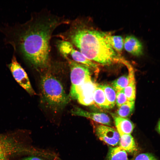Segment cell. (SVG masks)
Listing matches in <instances>:
<instances>
[{
    "instance_id": "2",
    "label": "cell",
    "mask_w": 160,
    "mask_h": 160,
    "mask_svg": "<svg viewBox=\"0 0 160 160\" xmlns=\"http://www.w3.org/2000/svg\"><path fill=\"white\" fill-rule=\"evenodd\" d=\"M107 33L95 30L76 19L71 22L67 30L58 36L76 47L89 60L109 65L119 62L120 57L109 43Z\"/></svg>"
},
{
    "instance_id": "21",
    "label": "cell",
    "mask_w": 160,
    "mask_h": 160,
    "mask_svg": "<svg viewBox=\"0 0 160 160\" xmlns=\"http://www.w3.org/2000/svg\"><path fill=\"white\" fill-rule=\"evenodd\" d=\"M127 100H128L123 90L116 91V103L118 108L125 103Z\"/></svg>"
},
{
    "instance_id": "14",
    "label": "cell",
    "mask_w": 160,
    "mask_h": 160,
    "mask_svg": "<svg viewBox=\"0 0 160 160\" xmlns=\"http://www.w3.org/2000/svg\"><path fill=\"white\" fill-rule=\"evenodd\" d=\"M94 104L99 108L104 109L112 108L107 100L103 90L99 87L97 84L94 94Z\"/></svg>"
},
{
    "instance_id": "17",
    "label": "cell",
    "mask_w": 160,
    "mask_h": 160,
    "mask_svg": "<svg viewBox=\"0 0 160 160\" xmlns=\"http://www.w3.org/2000/svg\"><path fill=\"white\" fill-rule=\"evenodd\" d=\"M135 100H127L125 103L118 108L116 114L118 116L127 118L131 116L134 109Z\"/></svg>"
},
{
    "instance_id": "13",
    "label": "cell",
    "mask_w": 160,
    "mask_h": 160,
    "mask_svg": "<svg viewBox=\"0 0 160 160\" xmlns=\"http://www.w3.org/2000/svg\"><path fill=\"white\" fill-rule=\"evenodd\" d=\"M119 144V146L129 153H133L137 150L135 140L131 134L120 135Z\"/></svg>"
},
{
    "instance_id": "23",
    "label": "cell",
    "mask_w": 160,
    "mask_h": 160,
    "mask_svg": "<svg viewBox=\"0 0 160 160\" xmlns=\"http://www.w3.org/2000/svg\"><path fill=\"white\" fill-rule=\"evenodd\" d=\"M21 160H45L38 156H32L26 157Z\"/></svg>"
},
{
    "instance_id": "22",
    "label": "cell",
    "mask_w": 160,
    "mask_h": 160,
    "mask_svg": "<svg viewBox=\"0 0 160 160\" xmlns=\"http://www.w3.org/2000/svg\"><path fill=\"white\" fill-rule=\"evenodd\" d=\"M133 160H157L152 154L149 153H144L138 155Z\"/></svg>"
},
{
    "instance_id": "10",
    "label": "cell",
    "mask_w": 160,
    "mask_h": 160,
    "mask_svg": "<svg viewBox=\"0 0 160 160\" xmlns=\"http://www.w3.org/2000/svg\"><path fill=\"white\" fill-rule=\"evenodd\" d=\"M121 63L127 68L128 71V75L129 82L127 86L123 89L128 100H135L136 96V83L135 72L131 65L127 61L123 59Z\"/></svg>"
},
{
    "instance_id": "16",
    "label": "cell",
    "mask_w": 160,
    "mask_h": 160,
    "mask_svg": "<svg viewBox=\"0 0 160 160\" xmlns=\"http://www.w3.org/2000/svg\"><path fill=\"white\" fill-rule=\"evenodd\" d=\"M107 160H129L127 152L120 146L110 147Z\"/></svg>"
},
{
    "instance_id": "1",
    "label": "cell",
    "mask_w": 160,
    "mask_h": 160,
    "mask_svg": "<svg viewBox=\"0 0 160 160\" xmlns=\"http://www.w3.org/2000/svg\"><path fill=\"white\" fill-rule=\"evenodd\" d=\"M68 20L50 14H38L18 27L12 34L15 49L35 67L47 68L50 63V40L52 33Z\"/></svg>"
},
{
    "instance_id": "20",
    "label": "cell",
    "mask_w": 160,
    "mask_h": 160,
    "mask_svg": "<svg viewBox=\"0 0 160 160\" xmlns=\"http://www.w3.org/2000/svg\"><path fill=\"white\" fill-rule=\"evenodd\" d=\"M128 82V75H124L112 81L111 85L116 92L123 90L127 86Z\"/></svg>"
},
{
    "instance_id": "12",
    "label": "cell",
    "mask_w": 160,
    "mask_h": 160,
    "mask_svg": "<svg viewBox=\"0 0 160 160\" xmlns=\"http://www.w3.org/2000/svg\"><path fill=\"white\" fill-rule=\"evenodd\" d=\"M116 130L120 135L131 134L133 131L135 126L128 119L112 115Z\"/></svg>"
},
{
    "instance_id": "5",
    "label": "cell",
    "mask_w": 160,
    "mask_h": 160,
    "mask_svg": "<svg viewBox=\"0 0 160 160\" xmlns=\"http://www.w3.org/2000/svg\"><path fill=\"white\" fill-rule=\"evenodd\" d=\"M57 48L63 57L70 56L72 60L84 65L90 69L97 71L98 70V64L89 60L79 51L76 50L69 42L62 40L60 41L57 44Z\"/></svg>"
},
{
    "instance_id": "7",
    "label": "cell",
    "mask_w": 160,
    "mask_h": 160,
    "mask_svg": "<svg viewBox=\"0 0 160 160\" xmlns=\"http://www.w3.org/2000/svg\"><path fill=\"white\" fill-rule=\"evenodd\" d=\"M97 84L92 79L85 82L76 89L71 98L84 105L94 104V94Z\"/></svg>"
},
{
    "instance_id": "11",
    "label": "cell",
    "mask_w": 160,
    "mask_h": 160,
    "mask_svg": "<svg viewBox=\"0 0 160 160\" xmlns=\"http://www.w3.org/2000/svg\"><path fill=\"white\" fill-rule=\"evenodd\" d=\"M124 47L126 51L134 56H139L143 54V47L142 43L133 36L129 35L126 37Z\"/></svg>"
},
{
    "instance_id": "9",
    "label": "cell",
    "mask_w": 160,
    "mask_h": 160,
    "mask_svg": "<svg viewBox=\"0 0 160 160\" xmlns=\"http://www.w3.org/2000/svg\"><path fill=\"white\" fill-rule=\"evenodd\" d=\"M71 112L74 115L89 119L102 124L109 126H111L110 118L104 113L89 112L77 107H74Z\"/></svg>"
},
{
    "instance_id": "8",
    "label": "cell",
    "mask_w": 160,
    "mask_h": 160,
    "mask_svg": "<svg viewBox=\"0 0 160 160\" xmlns=\"http://www.w3.org/2000/svg\"><path fill=\"white\" fill-rule=\"evenodd\" d=\"M94 129L97 137L107 144L115 146L119 143L120 135L116 129L102 124L95 125Z\"/></svg>"
},
{
    "instance_id": "24",
    "label": "cell",
    "mask_w": 160,
    "mask_h": 160,
    "mask_svg": "<svg viewBox=\"0 0 160 160\" xmlns=\"http://www.w3.org/2000/svg\"><path fill=\"white\" fill-rule=\"evenodd\" d=\"M158 129L159 132L160 133V121L158 124Z\"/></svg>"
},
{
    "instance_id": "15",
    "label": "cell",
    "mask_w": 160,
    "mask_h": 160,
    "mask_svg": "<svg viewBox=\"0 0 160 160\" xmlns=\"http://www.w3.org/2000/svg\"><path fill=\"white\" fill-rule=\"evenodd\" d=\"M0 135V160H7V156L14 149L12 142Z\"/></svg>"
},
{
    "instance_id": "18",
    "label": "cell",
    "mask_w": 160,
    "mask_h": 160,
    "mask_svg": "<svg viewBox=\"0 0 160 160\" xmlns=\"http://www.w3.org/2000/svg\"><path fill=\"white\" fill-rule=\"evenodd\" d=\"M108 40L115 51L121 52L124 47V42L122 37L120 36H112L107 33Z\"/></svg>"
},
{
    "instance_id": "4",
    "label": "cell",
    "mask_w": 160,
    "mask_h": 160,
    "mask_svg": "<svg viewBox=\"0 0 160 160\" xmlns=\"http://www.w3.org/2000/svg\"><path fill=\"white\" fill-rule=\"evenodd\" d=\"M70 69L71 86L69 96L72 98L76 89L85 82L91 79L89 68L87 66L65 57Z\"/></svg>"
},
{
    "instance_id": "19",
    "label": "cell",
    "mask_w": 160,
    "mask_h": 160,
    "mask_svg": "<svg viewBox=\"0 0 160 160\" xmlns=\"http://www.w3.org/2000/svg\"><path fill=\"white\" fill-rule=\"evenodd\" d=\"M97 85L103 90L107 100L111 107L113 108L116 103V93L115 90L111 86L108 84Z\"/></svg>"
},
{
    "instance_id": "3",
    "label": "cell",
    "mask_w": 160,
    "mask_h": 160,
    "mask_svg": "<svg viewBox=\"0 0 160 160\" xmlns=\"http://www.w3.org/2000/svg\"><path fill=\"white\" fill-rule=\"evenodd\" d=\"M40 88L43 103L53 111H56L63 109L69 101L70 97L61 82L50 72L42 76Z\"/></svg>"
},
{
    "instance_id": "6",
    "label": "cell",
    "mask_w": 160,
    "mask_h": 160,
    "mask_svg": "<svg viewBox=\"0 0 160 160\" xmlns=\"http://www.w3.org/2000/svg\"><path fill=\"white\" fill-rule=\"evenodd\" d=\"M8 67L15 80L29 94L36 93L32 88L26 72L17 62L15 55L12 59Z\"/></svg>"
}]
</instances>
